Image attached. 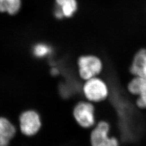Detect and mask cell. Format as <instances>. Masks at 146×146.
<instances>
[{
	"instance_id": "cell-1",
	"label": "cell",
	"mask_w": 146,
	"mask_h": 146,
	"mask_svg": "<svg viewBox=\"0 0 146 146\" xmlns=\"http://www.w3.org/2000/svg\"><path fill=\"white\" fill-rule=\"evenodd\" d=\"M82 89L85 98L92 103L103 102L109 98L110 94L108 84L98 76L86 80Z\"/></svg>"
},
{
	"instance_id": "cell-2",
	"label": "cell",
	"mask_w": 146,
	"mask_h": 146,
	"mask_svg": "<svg viewBox=\"0 0 146 146\" xmlns=\"http://www.w3.org/2000/svg\"><path fill=\"white\" fill-rule=\"evenodd\" d=\"M111 126L106 120H101L94 125L90 136L91 146H120L119 139L110 135Z\"/></svg>"
},
{
	"instance_id": "cell-3",
	"label": "cell",
	"mask_w": 146,
	"mask_h": 146,
	"mask_svg": "<svg viewBox=\"0 0 146 146\" xmlns=\"http://www.w3.org/2000/svg\"><path fill=\"white\" fill-rule=\"evenodd\" d=\"M78 74L84 81L98 76L102 73L104 64L101 59L94 55H85L78 60Z\"/></svg>"
},
{
	"instance_id": "cell-4",
	"label": "cell",
	"mask_w": 146,
	"mask_h": 146,
	"mask_svg": "<svg viewBox=\"0 0 146 146\" xmlns=\"http://www.w3.org/2000/svg\"><path fill=\"white\" fill-rule=\"evenodd\" d=\"M73 115L77 123L84 128H90L96 125L94 104L88 101L78 104L74 109Z\"/></svg>"
},
{
	"instance_id": "cell-5",
	"label": "cell",
	"mask_w": 146,
	"mask_h": 146,
	"mask_svg": "<svg viewBox=\"0 0 146 146\" xmlns=\"http://www.w3.org/2000/svg\"><path fill=\"white\" fill-rule=\"evenodd\" d=\"M127 92L135 98L136 107L140 110H146V78L133 76L126 86Z\"/></svg>"
},
{
	"instance_id": "cell-6",
	"label": "cell",
	"mask_w": 146,
	"mask_h": 146,
	"mask_svg": "<svg viewBox=\"0 0 146 146\" xmlns=\"http://www.w3.org/2000/svg\"><path fill=\"white\" fill-rule=\"evenodd\" d=\"M21 132L25 135H34L41 127L40 117L36 111L29 110L21 114L20 117Z\"/></svg>"
},
{
	"instance_id": "cell-7",
	"label": "cell",
	"mask_w": 146,
	"mask_h": 146,
	"mask_svg": "<svg viewBox=\"0 0 146 146\" xmlns=\"http://www.w3.org/2000/svg\"><path fill=\"white\" fill-rule=\"evenodd\" d=\"M129 70L133 76L146 78V48H141L136 52Z\"/></svg>"
},
{
	"instance_id": "cell-8",
	"label": "cell",
	"mask_w": 146,
	"mask_h": 146,
	"mask_svg": "<svg viewBox=\"0 0 146 146\" xmlns=\"http://www.w3.org/2000/svg\"><path fill=\"white\" fill-rule=\"evenodd\" d=\"M16 133L15 127L5 117H0V146H8Z\"/></svg>"
},
{
	"instance_id": "cell-9",
	"label": "cell",
	"mask_w": 146,
	"mask_h": 146,
	"mask_svg": "<svg viewBox=\"0 0 146 146\" xmlns=\"http://www.w3.org/2000/svg\"><path fill=\"white\" fill-rule=\"evenodd\" d=\"M55 3L56 8L66 18L72 17L78 10V5L76 0H55Z\"/></svg>"
},
{
	"instance_id": "cell-10",
	"label": "cell",
	"mask_w": 146,
	"mask_h": 146,
	"mask_svg": "<svg viewBox=\"0 0 146 146\" xmlns=\"http://www.w3.org/2000/svg\"><path fill=\"white\" fill-rule=\"evenodd\" d=\"M21 5V0H0V12L14 15L20 10Z\"/></svg>"
},
{
	"instance_id": "cell-11",
	"label": "cell",
	"mask_w": 146,
	"mask_h": 146,
	"mask_svg": "<svg viewBox=\"0 0 146 146\" xmlns=\"http://www.w3.org/2000/svg\"><path fill=\"white\" fill-rule=\"evenodd\" d=\"M52 51L51 47L44 43H37L33 48V53L37 58H45L50 55Z\"/></svg>"
}]
</instances>
